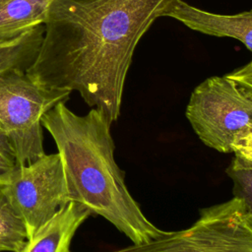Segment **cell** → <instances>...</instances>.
<instances>
[{
    "label": "cell",
    "instance_id": "7a4b0ae2",
    "mask_svg": "<svg viewBox=\"0 0 252 252\" xmlns=\"http://www.w3.org/2000/svg\"><path fill=\"white\" fill-rule=\"evenodd\" d=\"M41 124L57 147L70 202L108 220L133 244L166 234L148 220L128 190L114 158L111 123L100 110L78 115L60 101L43 115Z\"/></svg>",
    "mask_w": 252,
    "mask_h": 252
},
{
    "label": "cell",
    "instance_id": "9a60e30c",
    "mask_svg": "<svg viewBox=\"0 0 252 252\" xmlns=\"http://www.w3.org/2000/svg\"><path fill=\"white\" fill-rule=\"evenodd\" d=\"M252 94V60L244 66L233 70L225 75Z\"/></svg>",
    "mask_w": 252,
    "mask_h": 252
},
{
    "label": "cell",
    "instance_id": "52a82bcc",
    "mask_svg": "<svg viewBox=\"0 0 252 252\" xmlns=\"http://www.w3.org/2000/svg\"><path fill=\"white\" fill-rule=\"evenodd\" d=\"M163 17L173 18L205 34L235 38L252 52V9L234 15H220L201 10L183 0H174Z\"/></svg>",
    "mask_w": 252,
    "mask_h": 252
},
{
    "label": "cell",
    "instance_id": "8fae6325",
    "mask_svg": "<svg viewBox=\"0 0 252 252\" xmlns=\"http://www.w3.org/2000/svg\"><path fill=\"white\" fill-rule=\"evenodd\" d=\"M28 240L25 222L0 190V252H19Z\"/></svg>",
    "mask_w": 252,
    "mask_h": 252
},
{
    "label": "cell",
    "instance_id": "9c48e42d",
    "mask_svg": "<svg viewBox=\"0 0 252 252\" xmlns=\"http://www.w3.org/2000/svg\"><path fill=\"white\" fill-rule=\"evenodd\" d=\"M53 0H0V39L44 25Z\"/></svg>",
    "mask_w": 252,
    "mask_h": 252
},
{
    "label": "cell",
    "instance_id": "30bf717a",
    "mask_svg": "<svg viewBox=\"0 0 252 252\" xmlns=\"http://www.w3.org/2000/svg\"><path fill=\"white\" fill-rule=\"evenodd\" d=\"M44 33V25L16 37L0 39V75L19 69L27 71L34 61Z\"/></svg>",
    "mask_w": 252,
    "mask_h": 252
},
{
    "label": "cell",
    "instance_id": "277c9868",
    "mask_svg": "<svg viewBox=\"0 0 252 252\" xmlns=\"http://www.w3.org/2000/svg\"><path fill=\"white\" fill-rule=\"evenodd\" d=\"M110 252H252V216L232 197L202 209L187 228Z\"/></svg>",
    "mask_w": 252,
    "mask_h": 252
},
{
    "label": "cell",
    "instance_id": "ba28073f",
    "mask_svg": "<svg viewBox=\"0 0 252 252\" xmlns=\"http://www.w3.org/2000/svg\"><path fill=\"white\" fill-rule=\"evenodd\" d=\"M92 216L75 202H69L29 238L19 252H70L72 239L80 225Z\"/></svg>",
    "mask_w": 252,
    "mask_h": 252
},
{
    "label": "cell",
    "instance_id": "7c38bea8",
    "mask_svg": "<svg viewBox=\"0 0 252 252\" xmlns=\"http://www.w3.org/2000/svg\"><path fill=\"white\" fill-rule=\"evenodd\" d=\"M225 172L233 184V197L241 200L252 216V165L234 157Z\"/></svg>",
    "mask_w": 252,
    "mask_h": 252
},
{
    "label": "cell",
    "instance_id": "6da1fadb",
    "mask_svg": "<svg viewBox=\"0 0 252 252\" xmlns=\"http://www.w3.org/2000/svg\"><path fill=\"white\" fill-rule=\"evenodd\" d=\"M174 0H53L26 71L49 89L76 91L112 124L138 42Z\"/></svg>",
    "mask_w": 252,
    "mask_h": 252
},
{
    "label": "cell",
    "instance_id": "3957f363",
    "mask_svg": "<svg viewBox=\"0 0 252 252\" xmlns=\"http://www.w3.org/2000/svg\"><path fill=\"white\" fill-rule=\"evenodd\" d=\"M71 92L49 89L34 82L26 71L13 69L0 75V130L9 140L18 165L45 155L41 119Z\"/></svg>",
    "mask_w": 252,
    "mask_h": 252
},
{
    "label": "cell",
    "instance_id": "4fadbf2b",
    "mask_svg": "<svg viewBox=\"0 0 252 252\" xmlns=\"http://www.w3.org/2000/svg\"><path fill=\"white\" fill-rule=\"evenodd\" d=\"M231 153L238 159L252 165V123L234 136L231 142Z\"/></svg>",
    "mask_w": 252,
    "mask_h": 252
},
{
    "label": "cell",
    "instance_id": "5b68a950",
    "mask_svg": "<svg viewBox=\"0 0 252 252\" xmlns=\"http://www.w3.org/2000/svg\"><path fill=\"white\" fill-rule=\"evenodd\" d=\"M185 115L207 147L228 154L234 136L252 123V94L225 75L210 77L192 92Z\"/></svg>",
    "mask_w": 252,
    "mask_h": 252
},
{
    "label": "cell",
    "instance_id": "5bb4252c",
    "mask_svg": "<svg viewBox=\"0 0 252 252\" xmlns=\"http://www.w3.org/2000/svg\"><path fill=\"white\" fill-rule=\"evenodd\" d=\"M17 165V159L14 150L5 136L0 130V180Z\"/></svg>",
    "mask_w": 252,
    "mask_h": 252
},
{
    "label": "cell",
    "instance_id": "8992f818",
    "mask_svg": "<svg viewBox=\"0 0 252 252\" xmlns=\"http://www.w3.org/2000/svg\"><path fill=\"white\" fill-rule=\"evenodd\" d=\"M0 190L25 222L29 238L70 202L58 153L17 164L0 180Z\"/></svg>",
    "mask_w": 252,
    "mask_h": 252
}]
</instances>
